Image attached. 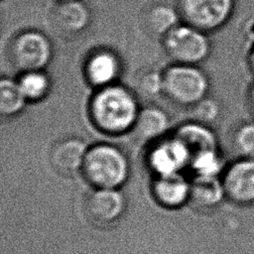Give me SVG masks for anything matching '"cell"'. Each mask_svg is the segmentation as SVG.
Returning <instances> with one entry per match:
<instances>
[{"mask_svg": "<svg viewBox=\"0 0 254 254\" xmlns=\"http://www.w3.org/2000/svg\"><path fill=\"white\" fill-rule=\"evenodd\" d=\"M140 109L133 91L118 82L97 88L88 103L93 126L114 136L132 131Z\"/></svg>", "mask_w": 254, "mask_h": 254, "instance_id": "6da1fadb", "label": "cell"}, {"mask_svg": "<svg viewBox=\"0 0 254 254\" xmlns=\"http://www.w3.org/2000/svg\"><path fill=\"white\" fill-rule=\"evenodd\" d=\"M81 173L94 189H119L128 178L129 163L119 148L96 144L88 147Z\"/></svg>", "mask_w": 254, "mask_h": 254, "instance_id": "7a4b0ae2", "label": "cell"}, {"mask_svg": "<svg viewBox=\"0 0 254 254\" xmlns=\"http://www.w3.org/2000/svg\"><path fill=\"white\" fill-rule=\"evenodd\" d=\"M163 93L174 103L191 107L207 96L209 80L195 64H176L162 72Z\"/></svg>", "mask_w": 254, "mask_h": 254, "instance_id": "3957f363", "label": "cell"}, {"mask_svg": "<svg viewBox=\"0 0 254 254\" xmlns=\"http://www.w3.org/2000/svg\"><path fill=\"white\" fill-rule=\"evenodd\" d=\"M163 48L176 64H195L210 55L211 44L207 33L180 23L162 38Z\"/></svg>", "mask_w": 254, "mask_h": 254, "instance_id": "277c9868", "label": "cell"}, {"mask_svg": "<svg viewBox=\"0 0 254 254\" xmlns=\"http://www.w3.org/2000/svg\"><path fill=\"white\" fill-rule=\"evenodd\" d=\"M176 8L183 23L209 33L230 20L235 0H178Z\"/></svg>", "mask_w": 254, "mask_h": 254, "instance_id": "5b68a950", "label": "cell"}, {"mask_svg": "<svg viewBox=\"0 0 254 254\" xmlns=\"http://www.w3.org/2000/svg\"><path fill=\"white\" fill-rule=\"evenodd\" d=\"M11 59L21 72L45 69L53 58L50 39L37 30L19 33L11 44Z\"/></svg>", "mask_w": 254, "mask_h": 254, "instance_id": "8992f818", "label": "cell"}, {"mask_svg": "<svg viewBox=\"0 0 254 254\" xmlns=\"http://www.w3.org/2000/svg\"><path fill=\"white\" fill-rule=\"evenodd\" d=\"M190 162L187 149L174 134L156 140L147 155V164L156 176L181 173Z\"/></svg>", "mask_w": 254, "mask_h": 254, "instance_id": "52a82bcc", "label": "cell"}, {"mask_svg": "<svg viewBox=\"0 0 254 254\" xmlns=\"http://www.w3.org/2000/svg\"><path fill=\"white\" fill-rule=\"evenodd\" d=\"M225 197L240 205L254 203V159L239 158L222 173Z\"/></svg>", "mask_w": 254, "mask_h": 254, "instance_id": "ba28073f", "label": "cell"}, {"mask_svg": "<svg viewBox=\"0 0 254 254\" xmlns=\"http://www.w3.org/2000/svg\"><path fill=\"white\" fill-rule=\"evenodd\" d=\"M125 205L124 195L118 189H94L85 198L84 211L93 223L107 225L121 217Z\"/></svg>", "mask_w": 254, "mask_h": 254, "instance_id": "9c48e42d", "label": "cell"}, {"mask_svg": "<svg viewBox=\"0 0 254 254\" xmlns=\"http://www.w3.org/2000/svg\"><path fill=\"white\" fill-rule=\"evenodd\" d=\"M84 77L95 89L117 82L121 72L118 56L109 50L100 49L91 53L83 67Z\"/></svg>", "mask_w": 254, "mask_h": 254, "instance_id": "30bf717a", "label": "cell"}, {"mask_svg": "<svg viewBox=\"0 0 254 254\" xmlns=\"http://www.w3.org/2000/svg\"><path fill=\"white\" fill-rule=\"evenodd\" d=\"M174 135L187 149L190 159V165L192 160L204 154L218 151L217 138L206 124L192 120L178 127Z\"/></svg>", "mask_w": 254, "mask_h": 254, "instance_id": "8fae6325", "label": "cell"}, {"mask_svg": "<svg viewBox=\"0 0 254 254\" xmlns=\"http://www.w3.org/2000/svg\"><path fill=\"white\" fill-rule=\"evenodd\" d=\"M87 149L85 143L78 138L61 140L51 150V164L58 173L64 176L81 172Z\"/></svg>", "mask_w": 254, "mask_h": 254, "instance_id": "7c38bea8", "label": "cell"}, {"mask_svg": "<svg viewBox=\"0 0 254 254\" xmlns=\"http://www.w3.org/2000/svg\"><path fill=\"white\" fill-rule=\"evenodd\" d=\"M190 182L181 173L156 176L152 183V194L155 200L167 208H177L189 201Z\"/></svg>", "mask_w": 254, "mask_h": 254, "instance_id": "4fadbf2b", "label": "cell"}, {"mask_svg": "<svg viewBox=\"0 0 254 254\" xmlns=\"http://www.w3.org/2000/svg\"><path fill=\"white\" fill-rule=\"evenodd\" d=\"M225 197L221 179L218 176H195L190 182V204L198 210H210Z\"/></svg>", "mask_w": 254, "mask_h": 254, "instance_id": "5bb4252c", "label": "cell"}, {"mask_svg": "<svg viewBox=\"0 0 254 254\" xmlns=\"http://www.w3.org/2000/svg\"><path fill=\"white\" fill-rule=\"evenodd\" d=\"M54 16L58 28L68 34L80 33L90 22V12L80 0L59 1Z\"/></svg>", "mask_w": 254, "mask_h": 254, "instance_id": "9a60e30c", "label": "cell"}, {"mask_svg": "<svg viewBox=\"0 0 254 254\" xmlns=\"http://www.w3.org/2000/svg\"><path fill=\"white\" fill-rule=\"evenodd\" d=\"M169 124V117L163 109L147 106L140 109L131 132H134L139 140L156 141L164 137Z\"/></svg>", "mask_w": 254, "mask_h": 254, "instance_id": "2e32d148", "label": "cell"}, {"mask_svg": "<svg viewBox=\"0 0 254 254\" xmlns=\"http://www.w3.org/2000/svg\"><path fill=\"white\" fill-rule=\"evenodd\" d=\"M180 15L176 7L166 4L152 6L145 16V24L151 34L161 39L174 27L180 24Z\"/></svg>", "mask_w": 254, "mask_h": 254, "instance_id": "e0dca14e", "label": "cell"}, {"mask_svg": "<svg viewBox=\"0 0 254 254\" xmlns=\"http://www.w3.org/2000/svg\"><path fill=\"white\" fill-rule=\"evenodd\" d=\"M17 80L28 102H38L45 99L51 90V79L45 69L21 72Z\"/></svg>", "mask_w": 254, "mask_h": 254, "instance_id": "ac0fdd59", "label": "cell"}, {"mask_svg": "<svg viewBox=\"0 0 254 254\" xmlns=\"http://www.w3.org/2000/svg\"><path fill=\"white\" fill-rule=\"evenodd\" d=\"M27 99L17 79L2 77L0 81V113L4 117L18 115L26 106Z\"/></svg>", "mask_w": 254, "mask_h": 254, "instance_id": "d6986e66", "label": "cell"}, {"mask_svg": "<svg viewBox=\"0 0 254 254\" xmlns=\"http://www.w3.org/2000/svg\"><path fill=\"white\" fill-rule=\"evenodd\" d=\"M232 142L239 158L254 159V121L240 125L234 132Z\"/></svg>", "mask_w": 254, "mask_h": 254, "instance_id": "ffe728a7", "label": "cell"}, {"mask_svg": "<svg viewBox=\"0 0 254 254\" xmlns=\"http://www.w3.org/2000/svg\"><path fill=\"white\" fill-rule=\"evenodd\" d=\"M193 120L209 125L219 115V106L217 102L207 96L191 106Z\"/></svg>", "mask_w": 254, "mask_h": 254, "instance_id": "44dd1931", "label": "cell"}, {"mask_svg": "<svg viewBox=\"0 0 254 254\" xmlns=\"http://www.w3.org/2000/svg\"><path fill=\"white\" fill-rule=\"evenodd\" d=\"M142 86L150 94L160 93L163 91V83H162V73L158 72H150L144 75L142 79Z\"/></svg>", "mask_w": 254, "mask_h": 254, "instance_id": "7402d4cb", "label": "cell"}, {"mask_svg": "<svg viewBox=\"0 0 254 254\" xmlns=\"http://www.w3.org/2000/svg\"><path fill=\"white\" fill-rule=\"evenodd\" d=\"M248 104L252 115L254 116V83L251 85L248 93Z\"/></svg>", "mask_w": 254, "mask_h": 254, "instance_id": "603a6c76", "label": "cell"}, {"mask_svg": "<svg viewBox=\"0 0 254 254\" xmlns=\"http://www.w3.org/2000/svg\"><path fill=\"white\" fill-rule=\"evenodd\" d=\"M248 65H249L250 70L254 74V46L252 47V49L248 55Z\"/></svg>", "mask_w": 254, "mask_h": 254, "instance_id": "cb8c5ba5", "label": "cell"}, {"mask_svg": "<svg viewBox=\"0 0 254 254\" xmlns=\"http://www.w3.org/2000/svg\"><path fill=\"white\" fill-rule=\"evenodd\" d=\"M59 1H63V0H59Z\"/></svg>", "mask_w": 254, "mask_h": 254, "instance_id": "d4e9b609", "label": "cell"}]
</instances>
